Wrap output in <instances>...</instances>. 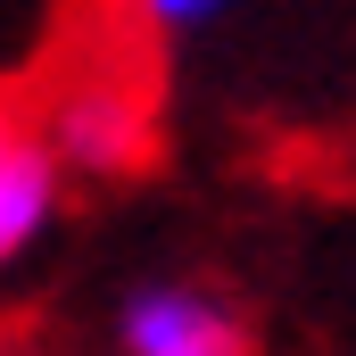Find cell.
Masks as SVG:
<instances>
[{
    "instance_id": "1",
    "label": "cell",
    "mask_w": 356,
    "mask_h": 356,
    "mask_svg": "<svg viewBox=\"0 0 356 356\" xmlns=\"http://www.w3.org/2000/svg\"><path fill=\"white\" fill-rule=\"evenodd\" d=\"M116 348L124 356H249V323L232 298H216L199 282H149L124 298Z\"/></svg>"
},
{
    "instance_id": "2",
    "label": "cell",
    "mask_w": 356,
    "mask_h": 356,
    "mask_svg": "<svg viewBox=\"0 0 356 356\" xmlns=\"http://www.w3.org/2000/svg\"><path fill=\"white\" fill-rule=\"evenodd\" d=\"M42 133H50L42 149H50L58 166H133V158L149 149V99L124 91L116 75H91V83L50 99Z\"/></svg>"
},
{
    "instance_id": "3",
    "label": "cell",
    "mask_w": 356,
    "mask_h": 356,
    "mask_svg": "<svg viewBox=\"0 0 356 356\" xmlns=\"http://www.w3.org/2000/svg\"><path fill=\"white\" fill-rule=\"evenodd\" d=\"M58 216V158L42 141H17L0 158V266H17Z\"/></svg>"
},
{
    "instance_id": "4",
    "label": "cell",
    "mask_w": 356,
    "mask_h": 356,
    "mask_svg": "<svg viewBox=\"0 0 356 356\" xmlns=\"http://www.w3.org/2000/svg\"><path fill=\"white\" fill-rule=\"evenodd\" d=\"M124 8H133L149 33H191V25H207L224 0H124Z\"/></svg>"
},
{
    "instance_id": "5",
    "label": "cell",
    "mask_w": 356,
    "mask_h": 356,
    "mask_svg": "<svg viewBox=\"0 0 356 356\" xmlns=\"http://www.w3.org/2000/svg\"><path fill=\"white\" fill-rule=\"evenodd\" d=\"M17 141H25V108H17V99H8V91H0V158H8V149H17Z\"/></svg>"
}]
</instances>
